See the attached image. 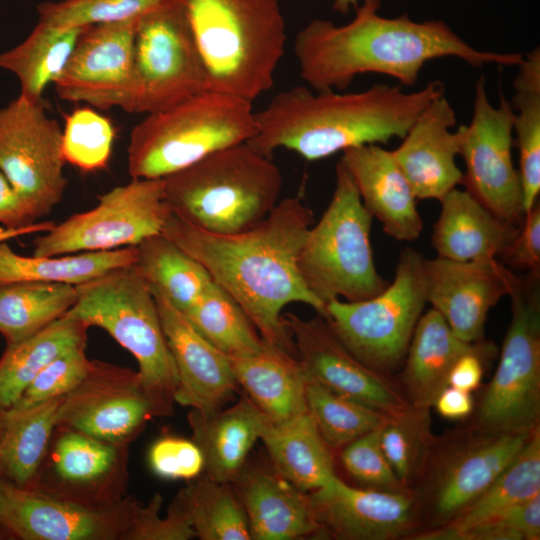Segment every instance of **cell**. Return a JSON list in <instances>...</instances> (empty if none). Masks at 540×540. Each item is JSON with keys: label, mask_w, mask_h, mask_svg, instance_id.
Returning a JSON list of instances; mask_svg holds the SVG:
<instances>
[{"label": "cell", "mask_w": 540, "mask_h": 540, "mask_svg": "<svg viewBox=\"0 0 540 540\" xmlns=\"http://www.w3.org/2000/svg\"><path fill=\"white\" fill-rule=\"evenodd\" d=\"M313 224V212L300 196L277 203L255 227L215 234L195 227L172 211L162 234L196 259L242 307L263 340L297 357L283 308L304 303L326 318V306L305 287L297 259Z\"/></svg>", "instance_id": "6da1fadb"}, {"label": "cell", "mask_w": 540, "mask_h": 540, "mask_svg": "<svg viewBox=\"0 0 540 540\" xmlns=\"http://www.w3.org/2000/svg\"><path fill=\"white\" fill-rule=\"evenodd\" d=\"M382 0H367L347 24L314 19L296 35L293 52L301 78L317 92L346 89L358 75L378 73L414 86L431 60L456 57L474 68L518 66L521 53L473 48L442 20L381 16Z\"/></svg>", "instance_id": "7a4b0ae2"}, {"label": "cell", "mask_w": 540, "mask_h": 540, "mask_svg": "<svg viewBox=\"0 0 540 540\" xmlns=\"http://www.w3.org/2000/svg\"><path fill=\"white\" fill-rule=\"evenodd\" d=\"M443 95L439 80L416 92L382 83L349 93L297 86L254 112L256 133L247 143L270 158L284 148L307 161L322 160L350 148L402 139L421 112Z\"/></svg>", "instance_id": "3957f363"}, {"label": "cell", "mask_w": 540, "mask_h": 540, "mask_svg": "<svg viewBox=\"0 0 540 540\" xmlns=\"http://www.w3.org/2000/svg\"><path fill=\"white\" fill-rule=\"evenodd\" d=\"M209 91L253 102L274 85L286 45L279 0H180Z\"/></svg>", "instance_id": "277c9868"}, {"label": "cell", "mask_w": 540, "mask_h": 540, "mask_svg": "<svg viewBox=\"0 0 540 540\" xmlns=\"http://www.w3.org/2000/svg\"><path fill=\"white\" fill-rule=\"evenodd\" d=\"M162 181L171 211L215 234L255 227L279 202L283 183L272 158L247 142L218 150Z\"/></svg>", "instance_id": "5b68a950"}, {"label": "cell", "mask_w": 540, "mask_h": 540, "mask_svg": "<svg viewBox=\"0 0 540 540\" xmlns=\"http://www.w3.org/2000/svg\"><path fill=\"white\" fill-rule=\"evenodd\" d=\"M256 133L252 102L205 91L147 114L131 131L127 148L132 179H160Z\"/></svg>", "instance_id": "8992f818"}, {"label": "cell", "mask_w": 540, "mask_h": 540, "mask_svg": "<svg viewBox=\"0 0 540 540\" xmlns=\"http://www.w3.org/2000/svg\"><path fill=\"white\" fill-rule=\"evenodd\" d=\"M76 289L77 300L63 316L104 329L129 351L158 417L171 416L177 371L154 296L133 264L112 269Z\"/></svg>", "instance_id": "52a82bcc"}, {"label": "cell", "mask_w": 540, "mask_h": 540, "mask_svg": "<svg viewBox=\"0 0 540 540\" xmlns=\"http://www.w3.org/2000/svg\"><path fill=\"white\" fill-rule=\"evenodd\" d=\"M372 219L339 161L332 198L320 220L310 227L297 259L305 287L325 306L339 297L349 302L366 300L389 284L374 263Z\"/></svg>", "instance_id": "ba28073f"}, {"label": "cell", "mask_w": 540, "mask_h": 540, "mask_svg": "<svg viewBox=\"0 0 540 540\" xmlns=\"http://www.w3.org/2000/svg\"><path fill=\"white\" fill-rule=\"evenodd\" d=\"M424 256L411 248L398 259L394 280L362 301L335 299L326 320L346 348L369 368L390 373L405 359L413 332L427 304L422 279Z\"/></svg>", "instance_id": "9c48e42d"}, {"label": "cell", "mask_w": 540, "mask_h": 540, "mask_svg": "<svg viewBox=\"0 0 540 540\" xmlns=\"http://www.w3.org/2000/svg\"><path fill=\"white\" fill-rule=\"evenodd\" d=\"M539 274L521 277L508 295L511 322L478 413L479 423L488 433H530L539 426Z\"/></svg>", "instance_id": "30bf717a"}, {"label": "cell", "mask_w": 540, "mask_h": 540, "mask_svg": "<svg viewBox=\"0 0 540 540\" xmlns=\"http://www.w3.org/2000/svg\"><path fill=\"white\" fill-rule=\"evenodd\" d=\"M208 91L205 69L180 0H167L137 24L128 113H155Z\"/></svg>", "instance_id": "8fae6325"}, {"label": "cell", "mask_w": 540, "mask_h": 540, "mask_svg": "<svg viewBox=\"0 0 540 540\" xmlns=\"http://www.w3.org/2000/svg\"><path fill=\"white\" fill-rule=\"evenodd\" d=\"M171 213L160 179H132L101 195L92 209L77 213L37 237L33 254L52 257L136 246L162 232Z\"/></svg>", "instance_id": "7c38bea8"}, {"label": "cell", "mask_w": 540, "mask_h": 540, "mask_svg": "<svg viewBox=\"0 0 540 540\" xmlns=\"http://www.w3.org/2000/svg\"><path fill=\"white\" fill-rule=\"evenodd\" d=\"M62 129L44 102L21 95L0 108V171L37 221L62 200Z\"/></svg>", "instance_id": "4fadbf2b"}, {"label": "cell", "mask_w": 540, "mask_h": 540, "mask_svg": "<svg viewBox=\"0 0 540 540\" xmlns=\"http://www.w3.org/2000/svg\"><path fill=\"white\" fill-rule=\"evenodd\" d=\"M513 121L511 103L501 96L499 106H493L480 77L471 122L464 125L459 155L466 170L461 184L494 215L521 225L525 213L520 175L512 158Z\"/></svg>", "instance_id": "5bb4252c"}, {"label": "cell", "mask_w": 540, "mask_h": 540, "mask_svg": "<svg viewBox=\"0 0 540 540\" xmlns=\"http://www.w3.org/2000/svg\"><path fill=\"white\" fill-rule=\"evenodd\" d=\"M153 417L157 409L137 371L91 360L85 378L61 397L56 426L129 446Z\"/></svg>", "instance_id": "9a60e30c"}, {"label": "cell", "mask_w": 540, "mask_h": 540, "mask_svg": "<svg viewBox=\"0 0 540 540\" xmlns=\"http://www.w3.org/2000/svg\"><path fill=\"white\" fill-rule=\"evenodd\" d=\"M139 502L88 505L0 480V528L21 540H130Z\"/></svg>", "instance_id": "2e32d148"}, {"label": "cell", "mask_w": 540, "mask_h": 540, "mask_svg": "<svg viewBox=\"0 0 540 540\" xmlns=\"http://www.w3.org/2000/svg\"><path fill=\"white\" fill-rule=\"evenodd\" d=\"M56 426L32 489L88 505L126 497L128 449Z\"/></svg>", "instance_id": "e0dca14e"}, {"label": "cell", "mask_w": 540, "mask_h": 540, "mask_svg": "<svg viewBox=\"0 0 540 540\" xmlns=\"http://www.w3.org/2000/svg\"><path fill=\"white\" fill-rule=\"evenodd\" d=\"M139 19L87 27L54 83L58 96L100 110L120 107L129 112Z\"/></svg>", "instance_id": "ac0fdd59"}, {"label": "cell", "mask_w": 540, "mask_h": 540, "mask_svg": "<svg viewBox=\"0 0 540 540\" xmlns=\"http://www.w3.org/2000/svg\"><path fill=\"white\" fill-rule=\"evenodd\" d=\"M308 381L386 415L411 407L406 397L384 376L356 358L321 315L302 319L282 314Z\"/></svg>", "instance_id": "d6986e66"}, {"label": "cell", "mask_w": 540, "mask_h": 540, "mask_svg": "<svg viewBox=\"0 0 540 540\" xmlns=\"http://www.w3.org/2000/svg\"><path fill=\"white\" fill-rule=\"evenodd\" d=\"M427 303L438 311L461 340L483 339L490 309L508 296L521 277L497 259L455 261L423 258Z\"/></svg>", "instance_id": "ffe728a7"}, {"label": "cell", "mask_w": 540, "mask_h": 540, "mask_svg": "<svg viewBox=\"0 0 540 540\" xmlns=\"http://www.w3.org/2000/svg\"><path fill=\"white\" fill-rule=\"evenodd\" d=\"M309 496L322 528L339 539H394L414 524L415 503L406 490L354 488L335 475Z\"/></svg>", "instance_id": "44dd1931"}, {"label": "cell", "mask_w": 540, "mask_h": 540, "mask_svg": "<svg viewBox=\"0 0 540 540\" xmlns=\"http://www.w3.org/2000/svg\"><path fill=\"white\" fill-rule=\"evenodd\" d=\"M153 296L177 371L175 402L200 412L223 408L239 386L229 358L207 341L182 312L160 295Z\"/></svg>", "instance_id": "7402d4cb"}, {"label": "cell", "mask_w": 540, "mask_h": 540, "mask_svg": "<svg viewBox=\"0 0 540 540\" xmlns=\"http://www.w3.org/2000/svg\"><path fill=\"white\" fill-rule=\"evenodd\" d=\"M445 96L433 100L417 117L392 154L417 199H440L462 183L456 163L464 125Z\"/></svg>", "instance_id": "603a6c76"}, {"label": "cell", "mask_w": 540, "mask_h": 540, "mask_svg": "<svg viewBox=\"0 0 540 540\" xmlns=\"http://www.w3.org/2000/svg\"><path fill=\"white\" fill-rule=\"evenodd\" d=\"M340 162L349 172L366 210L397 241H414L423 229L417 198L392 151L367 144L342 152Z\"/></svg>", "instance_id": "cb8c5ba5"}, {"label": "cell", "mask_w": 540, "mask_h": 540, "mask_svg": "<svg viewBox=\"0 0 540 540\" xmlns=\"http://www.w3.org/2000/svg\"><path fill=\"white\" fill-rule=\"evenodd\" d=\"M231 484L245 510L251 539L291 540L323 530L309 493L273 469L245 466Z\"/></svg>", "instance_id": "d4e9b609"}, {"label": "cell", "mask_w": 540, "mask_h": 540, "mask_svg": "<svg viewBox=\"0 0 540 540\" xmlns=\"http://www.w3.org/2000/svg\"><path fill=\"white\" fill-rule=\"evenodd\" d=\"M440 215L431 242L439 257L455 261L501 258L520 226L484 207L467 190L457 187L439 199Z\"/></svg>", "instance_id": "484cf974"}, {"label": "cell", "mask_w": 540, "mask_h": 540, "mask_svg": "<svg viewBox=\"0 0 540 540\" xmlns=\"http://www.w3.org/2000/svg\"><path fill=\"white\" fill-rule=\"evenodd\" d=\"M188 422L192 440L203 454L205 475L230 484L246 466L253 445L271 424L246 395L226 409H191Z\"/></svg>", "instance_id": "4316f807"}, {"label": "cell", "mask_w": 540, "mask_h": 540, "mask_svg": "<svg viewBox=\"0 0 540 540\" xmlns=\"http://www.w3.org/2000/svg\"><path fill=\"white\" fill-rule=\"evenodd\" d=\"M229 361L238 385L272 424L308 412V378L297 357L266 342L259 352Z\"/></svg>", "instance_id": "83f0119b"}, {"label": "cell", "mask_w": 540, "mask_h": 540, "mask_svg": "<svg viewBox=\"0 0 540 540\" xmlns=\"http://www.w3.org/2000/svg\"><path fill=\"white\" fill-rule=\"evenodd\" d=\"M530 433H488L454 457L436 481L433 508L443 524L476 500L511 463Z\"/></svg>", "instance_id": "f1b7e54d"}, {"label": "cell", "mask_w": 540, "mask_h": 540, "mask_svg": "<svg viewBox=\"0 0 540 540\" xmlns=\"http://www.w3.org/2000/svg\"><path fill=\"white\" fill-rule=\"evenodd\" d=\"M472 343L458 338L443 316L430 309L419 318L404 362L401 381L416 409H429L447 386L450 369Z\"/></svg>", "instance_id": "f546056e"}, {"label": "cell", "mask_w": 540, "mask_h": 540, "mask_svg": "<svg viewBox=\"0 0 540 540\" xmlns=\"http://www.w3.org/2000/svg\"><path fill=\"white\" fill-rule=\"evenodd\" d=\"M537 494H540L539 426L511 463L476 500L440 528L419 533L412 539L456 540L465 530L489 521Z\"/></svg>", "instance_id": "4dcf8cb0"}, {"label": "cell", "mask_w": 540, "mask_h": 540, "mask_svg": "<svg viewBox=\"0 0 540 540\" xmlns=\"http://www.w3.org/2000/svg\"><path fill=\"white\" fill-rule=\"evenodd\" d=\"M61 398L0 410V480L32 489L47 453Z\"/></svg>", "instance_id": "1f68e13d"}, {"label": "cell", "mask_w": 540, "mask_h": 540, "mask_svg": "<svg viewBox=\"0 0 540 540\" xmlns=\"http://www.w3.org/2000/svg\"><path fill=\"white\" fill-rule=\"evenodd\" d=\"M261 440L273 470L301 491L312 492L336 475L330 448L308 412L285 424L271 423Z\"/></svg>", "instance_id": "d6a6232c"}, {"label": "cell", "mask_w": 540, "mask_h": 540, "mask_svg": "<svg viewBox=\"0 0 540 540\" xmlns=\"http://www.w3.org/2000/svg\"><path fill=\"white\" fill-rule=\"evenodd\" d=\"M133 266L151 293L160 295L182 313L213 282L196 259L162 233L136 245Z\"/></svg>", "instance_id": "836d02e7"}, {"label": "cell", "mask_w": 540, "mask_h": 540, "mask_svg": "<svg viewBox=\"0 0 540 540\" xmlns=\"http://www.w3.org/2000/svg\"><path fill=\"white\" fill-rule=\"evenodd\" d=\"M88 328L82 321L62 316L33 336L7 345L0 357V410L14 406L51 361L86 345Z\"/></svg>", "instance_id": "e575fe53"}, {"label": "cell", "mask_w": 540, "mask_h": 540, "mask_svg": "<svg viewBox=\"0 0 540 540\" xmlns=\"http://www.w3.org/2000/svg\"><path fill=\"white\" fill-rule=\"evenodd\" d=\"M86 28H57L38 22L24 41L0 53V68L17 77L22 97L44 102L46 88L60 77Z\"/></svg>", "instance_id": "d590c367"}, {"label": "cell", "mask_w": 540, "mask_h": 540, "mask_svg": "<svg viewBox=\"0 0 540 540\" xmlns=\"http://www.w3.org/2000/svg\"><path fill=\"white\" fill-rule=\"evenodd\" d=\"M135 259L136 246L41 257L19 255L3 241L0 242V283L41 281L77 286L112 269L132 265Z\"/></svg>", "instance_id": "8d00e7d4"}, {"label": "cell", "mask_w": 540, "mask_h": 540, "mask_svg": "<svg viewBox=\"0 0 540 540\" xmlns=\"http://www.w3.org/2000/svg\"><path fill=\"white\" fill-rule=\"evenodd\" d=\"M76 300L77 289L71 284L0 283V334L7 345L21 342L61 318Z\"/></svg>", "instance_id": "74e56055"}, {"label": "cell", "mask_w": 540, "mask_h": 540, "mask_svg": "<svg viewBox=\"0 0 540 540\" xmlns=\"http://www.w3.org/2000/svg\"><path fill=\"white\" fill-rule=\"evenodd\" d=\"M510 102L514 109L513 132L519 152L523 209L527 213L540 193V51L529 52L518 65Z\"/></svg>", "instance_id": "f35d334b"}, {"label": "cell", "mask_w": 540, "mask_h": 540, "mask_svg": "<svg viewBox=\"0 0 540 540\" xmlns=\"http://www.w3.org/2000/svg\"><path fill=\"white\" fill-rule=\"evenodd\" d=\"M201 540H250L245 510L230 483L197 477L174 497Z\"/></svg>", "instance_id": "ab89813d"}, {"label": "cell", "mask_w": 540, "mask_h": 540, "mask_svg": "<svg viewBox=\"0 0 540 540\" xmlns=\"http://www.w3.org/2000/svg\"><path fill=\"white\" fill-rule=\"evenodd\" d=\"M183 314L228 358L257 353L266 344L242 307L214 281Z\"/></svg>", "instance_id": "60d3db41"}, {"label": "cell", "mask_w": 540, "mask_h": 540, "mask_svg": "<svg viewBox=\"0 0 540 540\" xmlns=\"http://www.w3.org/2000/svg\"><path fill=\"white\" fill-rule=\"evenodd\" d=\"M308 413L330 449H342L355 439L379 428L387 415L308 381Z\"/></svg>", "instance_id": "b9f144b4"}, {"label": "cell", "mask_w": 540, "mask_h": 540, "mask_svg": "<svg viewBox=\"0 0 540 540\" xmlns=\"http://www.w3.org/2000/svg\"><path fill=\"white\" fill-rule=\"evenodd\" d=\"M429 409L387 415L380 428L382 450L403 486L419 472L430 439Z\"/></svg>", "instance_id": "7bdbcfd3"}, {"label": "cell", "mask_w": 540, "mask_h": 540, "mask_svg": "<svg viewBox=\"0 0 540 540\" xmlns=\"http://www.w3.org/2000/svg\"><path fill=\"white\" fill-rule=\"evenodd\" d=\"M115 138L112 122L93 108L75 109L65 117L62 152L66 162L82 172L107 167Z\"/></svg>", "instance_id": "ee69618b"}, {"label": "cell", "mask_w": 540, "mask_h": 540, "mask_svg": "<svg viewBox=\"0 0 540 540\" xmlns=\"http://www.w3.org/2000/svg\"><path fill=\"white\" fill-rule=\"evenodd\" d=\"M167 0H60L37 6L39 21L57 28H83L139 19Z\"/></svg>", "instance_id": "f6af8a7d"}, {"label": "cell", "mask_w": 540, "mask_h": 540, "mask_svg": "<svg viewBox=\"0 0 540 540\" xmlns=\"http://www.w3.org/2000/svg\"><path fill=\"white\" fill-rule=\"evenodd\" d=\"M85 350L86 345L78 346L51 361L28 385L14 406L27 407L71 392L89 371L91 359Z\"/></svg>", "instance_id": "bcb514c9"}, {"label": "cell", "mask_w": 540, "mask_h": 540, "mask_svg": "<svg viewBox=\"0 0 540 540\" xmlns=\"http://www.w3.org/2000/svg\"><path fill=\"white\" fill-rule=\"evenodd\" d=\"M380 428L344 446L341 452L342 464L363 486L387 491L405 490L382 450Z\"/></svg>", "instance_id": "7dc6e473"}, {"label": "cell", "mask_w": 540, "mask_h": 540, "mask_svg": "<svg viewBox=\"0 0 540 540\" xmlns=\"http://www.w3.org/2000/svg\"><path fill=\"white\" fill-rule=\"evenodd\" d=\"M163 498L156 493L148 504L139 502L131 532L130 540H189L196 533L188 516L174 498L166 517L160 516Z\"/></svg>", "instance_id": "c3c4849f"}, {"label": "cell", "mask_w": 540, "mask_h": 540, "mask_svg": "<svg viewBox=\"0 0 540 540\" xmlns=\"http://www.w3.org/2000/svg\"><path fill=\"white\" fill-rule=\"evenodd\" d=\"M148 462L158 477L168 480H192L204 469L198 445L192 439L177 436L157 439L149 449Z\"/></svg>", "instance_id": "681fc988"}, {"label": "cell", "mask_w": 540, "mask_h": 540, "mask_svg": "<svg viewBox=\"0 0 540 540\" xmlns=\"http://www.w3.org/2000/svg\"><path fill=\"white\" fill-rule=\"evenodd\" d=\"M500 259L515 269L540 272L539 202L525 213L518 235Z\"/></svg>", "instance_id": "f907efd6"}, {"label": "cell", "mask_w": 540, "mask_h": 540, "mask_svg": "<svg viewBox=\"0 0 540 540\" xmlns=\"http://www.w3.org/2000/svg\"><path fill=\"white\" fill-rule=\"evenodd\" d=\"M494 351V347L483 339L473 342L452 365L447 378V385L472 392L483 377L485 360Z\"/></svg>", "instance_id": "816d5d0a"}, {"label": "cell", "mask_w": 540, "mask_h": 540, "mask_svg": "<svg viewBox=\"0 0 540 540\" xmlns=\"http://www.w3.org/2000/svg\"><path fill=\"white\" fill-rule=\"evenodd\" d=\"M489 521L514 534L517 540H538L540 538V494L511 506Z\"/></svg>", "instance_id": "f5cc1de1"}, {"label": "cell", "mask_w": 540, "mask_h": 540, "mask_svg": "<svg viewBox=\"0 0 540 540\" xmlns=\"http://www.w3.org/2000/svg\"><path fill=\"white\" fill-rule=\"evenodd\" d=\"M35 222L37 221L0 171V223L6 228L18 229Z\"/></svg>", "instance_id": "db71d44e"}, {"label": "cell", "mask_w": 540, "mask_h": 540, "mask_svg": "<svg viewBox=\"0 0 540 540\" xmlns=\"http://www.w3.org/2000/svg\"><path fill=\"white\" fill-rule=\"evenodd\" d=\"M433 406L437 412L448 419H462L473 410L470 392L447 385L437 395Z\"/></svg>", "instance_id": "11a10c76"}, {"label": "cell", "mask_w": 540, "mask_h": 540, "mask_svg": "<svg viewBox=\"0 0 540 540\" xmlns=\"http://www.w3.org/2000/svg\"><path fill=\"white\" fill-rule=\"evenodd\" d=\"M55 223L53 221H43V222H35L31 225L18 228V229H10L6 228L4 226L0 227V242L8 241L13 238H17L19 236L33 234L37 232H47L49 231Z\"/></svg>", "instance_id": "9f6ffc18"}, {"label": "cell", "mask_w": 540, "mask_h": 540, "mask_svg": "<svg viewBox=\"0 0 540 540\" xmlns=\"http://www.w3.org/2000/svg\"><path fill=\"white\" fill-rule=\"evenodd\" d=\"M333 9L336 12L347 14L351 8L356 9L361 3L367 0H332Z\"/></svg>", "instance_id": "6f0895ef"}, {"label": "cell", "mask_w": 540, "mask_h": 540, "mask_svg": "<svg viewBox=\"0 0 540 540\" xmlns=\"http://www.w3.org/2000/svg\"><path fill=\"white\" fill-rule=\"evenodd\" d=\"M9 538H11L10 535L5 530L0 528V540L9 539Z\"/></svg>", "instance_id": "680465c9"}, {"label": "cell", "mask_w": 540, "mask_h": 540, "mask_svg": "<svg viewBox=\"0 0 540 540\" xmlns=\"http://www.w3.org/2000/svg\"><path fill=\"white\" fill-rule=\"evenodd\" d=\"M1 435H2V419L0 416V439H1Z\"/></svg>", "instance_id": "91938a15"}]
</instances>
